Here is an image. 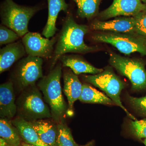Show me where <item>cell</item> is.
Listing matches in <instances>:
<instances>
[{
  "label": "cell",
  "mask_w": 146,
  "mask_h": 146,
  "mask_svg": "<svg viewBox=\"0 0 146 146\" xmlns=\"http://www.w3.org/2000/svg\"><path fill=\"white\" fill-rule=\"evenodd\" d=\"M21 145L22 146H35L33 145H30V144L27 143H25V142L21 143Z\"/></svg>",
  "instance_id": "29"
},
{
  "label": "cell",
  "mask_w": 146,
  "mask_h": 146,
  "mask_svg": "<svg viewBox=\"0 0 146 146\" xmlns=\"http://www.w3.org/2000/svg\"><path fill=\"white\" fill-rule=\"evenodd\" d=\"M0 136L12 146L21 145V138L18 130L8 119L2 118L0 120Z\"/></svg>",
  "instance_id": "20"
},
{
  "label": "cell",
  "mask_w": 146,
  "mask_h": 146,
  "mask_svg": "<svg viewBox=\"0 0 146 146\" xmlns=\"http://www.w3.org/2000/svg\"><path fill=\"white\" fill-rule=\"evenodd\" d=\"M11 123L17 129L25 143L35 146H50L40 139L30 121L19 117L13 120Z\"/></svg>",
  "instance_id": "16"
},
{
  "label": "cell",
  "mask_w": 146,
  "mask_h": 146,
  "mask_svg": "<svg viewBox=\"0 0 146 146\" xmlns=\"http://www.w3.org/2000/svg\"><path fill=\"white\" fill-rule=\"evenodd\" d=\"M16 33L7 27L1 25L0 27V44H7L14 43L20 38Z\"/></svg>",
  "instance_id": "23"
},
{
  "label": "cell",
  "mask_w": 146,
  "mask_h": 146,
  "mask_svg": "<svg viewBox=\"0 0 146 146\" xmlns=\"http://www.w3.org/2000/svg\"><path fill=\"white\" fill-rule=\"evenodd\" d=\"M78 100L86 103L115 104L114 102L108 96L86 84H82V92Z\"/></svg>",
  "instance_id": "19"
},
{
  "label": "cell",
  "mask_w": 146,
  "mask_h": 146,
  "mask_svg": "<svg viewBox=\"0 0 146 146\" xmlns=\"http://www.w3.org/2000/svg\"><path fill=\"white\" fill-rule=\"evenodd\" d=\"M133 17L135 19V33L146 39V9Z\"/></svg>",
  "instance_id": "25"
},
{
  "label": "cell",
  "mask_w": 146,
  "mask_h": 146,
  "mask_svg": "<svg viewBox=\"0 0 146 146\" xmlns=\"http://www.w3.org/2000/svg\"><path fill=\"white\" fill-rule=\"evenodd\" d=\"M145 5H146V4H145Z\"/></svg>",
  "instance_id": "32"
},
{
  "label": "cell",
  "mask_w": 146,
  "mask_h": 146,
  "mask_svg": "<svg viewBox=\"0 0 146 146\" xmlns=\"http://www.w3.org/2000/svg\"><path fill=\"white\" fill-rule=\"evenodd\" d=\"M41 58L28 56L23 58L18 63L15 72V78L22 89L34 85L39 78L43 77Z\"/></svg>",
  "instance_id": "8"
},
{
  "label": "cell",
  "mask_w": 146,
  "mask_h": 146,
  "mask_svg": "<svg viewBox=\"0 0 146 146\" xmlns=\"http://www.w3.org/2000/svg\"><path fill=\"white\" fill-rule=\"evenodd\" d=\"M17 107L20 117L29 121L52 117L41 93L33 85L22 94L18 100Z\"/></svg>",
  "instance_id": "4"
},
{
  "label": "cell",
  "mask_w": 146,
  "mask_h": 146,
  "mask_svg": "<svg viewBox=\"0 0 146 146\" xmlns=\"http://www.w3.org/2000/svg\"><path fill=\"white\" fill-rule=\"evenodd\" d=\"M128 101L134 110L140 115L146 117V96L141 98H136L128 95Z\"/></svg>",
  "instance_id": "26"
},
{
  "label": "cell",
  "mask_w": 146,
  "mask_h": 146,
  "mask_svg": "<svg viewBox=\"0 0 146 146\" xmlns=\"http://www.w3.org/2000/svg\"><path fill=\"white\" fill-rule=\"evenodd\" d=\"M57 146H79L76 143L68 126L63 123L57 124Z\"/></svg>",
  "instance_id": "22"
},
{
  "label": "cell",
  "mask_w": 146,
  "mask_h": 146,
  "mask_svg": "<svg viewBox=\"0 0 146 146\" xmlns=\"http://www.w3.org/2000/svg\"><path fill=\"white\" fill-rule=\"evenodd\" d=\"M27 53L23 42H14L6 46L0 50V73L8 70L17 60Z\"/></svg>",
  "instance_id": "13"
},
{
  "label": "cell",
  "mask_w": 146,
  "mask_h": 146,
  "mask_svg": "<svg viewBox=\"0 0 146 146\" xmlns=\"http://www.w3.org/2000/svg\"><path fill=\"white\" fill-rule=\"evenodd\" d=\"M57 39L58 36L50 39L37 33L29 32L22 37V41L28 56L48 58L52 57Z\"/></svg>",
  "instance_id": "9"
},
{
  "label": "cell",
  "mask_w": 146,
  "mask_h": 146,
  "mask_svg": "<svg viewBox=\"0 0 146 146\" xmlns=\"http://www.w3.org/2000/svg\"><path fill=\"white\" fill-rule=\"evenodd\" d=\"M62 68L57 65L47 76L39 80L37 86L42 91L46 102L49 105L54 121L60 122L68 110L62 95L60 84Z\"/></svg>",
  "instance_id": "2"
},
{
  "label": "cell",
  "mask_w": 146,
  "mask_h": 146,
  "mask_svg": "<svg viewBox=\"0 0 146 146\" xmlns=\"http://www.w3.org/2000/svg\"><path fill=\"white\" fill-rule=\"evenodd\" d=\"M48 14L46 24L42 31L46 38L52 37L57 31L56 21L58 13L61 11H68V5L65 0H47Z\"/></svg>",
  "instance_id": "15"
},
{
  "label": "cell",
  "mask_w": 146,
  "mask_h": 146,
  "mask_svg": "<svg viewBox=\"0 0 146 146\" xmlns=\"http://www.w3.org/2000/svg\"><path fill=\"white\" fill-rule=\"evenodd\" d=\"M83 79L104 92L115 104L124 111L129 117L133 120H137L123 105L120 95L122 90L124 89L125 84L112 70L109 68L105 69L97 74L83 76Z\"/></svg>",
  "instance_id": "6"
},
{
  "label": "cell",
  "mask_w": 146,
  "mask_h": 146,
  "mask_svg": "<svg viewBox=\"0 0 146 146\" xmlns=\"http://www.w3.org/2000/svg\"><path fill=\"white\" fill-rule=\"evenodd\" d=\"M145 9V4L141 0H113L109 7L99 14V19L104 21L119 16L134 17Z\"/></svg>",
  "instance_id": "10"
},
{
  "label": "cell",
  "mask_w": 146,
  "mask_h": 146,
  "mask_svg": "<svg viewBox=\"0 0 146 146\" xmlns=\"http://www.w3.org/2000/svg\"><path fill=\"white\" fill-rule=\"evenodd\" d=\"M130 129L131 133L136 138L146 139V119L131 121Z\"/></svg>",
  "instance_id": "24"
},
{
  "label": "cell",
  "mask_w": 146,
  "mask_h": 146,
  "mask_svg": "<svg viewBox=\"0 0 146 146\" xmlns=\"http://www.w3.org/2000/svg\"><path fill=\"white\" fill-rule=\"evenodd\" d=\"M92 39L96 42L110 44L125 54L137 52L146 56V39L136 33H98L93 35Z\"/></svg>",
  "instance_id": "5"
},
{
  "label": "cell",
  "mask_w": 146,
  "mask_h": 146,
  "mask_svg": "<svg viewBox=\"0 0 146 146\" xmlns=\"http://www.w3.org/2000/svg\"><path fill=\"white\" fill-rule=\"evenodd\" d=\"M89 27L93 30L117 33H136L135 19L133 17H120L107 21L97 20L92 22Z\"/></svg>",
  "instance_id": "11"
},
{
  "label": "cell",
  "mask_w": 146,
  "mask_h": 146,
  "mask_svg": "<svg viewBox=\"0 0 146 146\" xmlns=\"http://www.w3.org/2000/svg\"><path fill=\"white\" fill-rule=\"evenodd\" d=\"M12 82L9 81L0 86V115L2 118L10 119L17 111V105Z\"/></svg>",
  "instance_id": "12"
},
{
  "label": "cell",
  "mask_w": 146,
  "mask_h": 146,
  "mask_svg": "<svg viewBox=\"0 0 146 146\" xmlns=\"http://www.w3.org/2000/svg\"><path fill=\"white\" fill-rule=\"evenodd\" d=\"M40 9L38 6H24L17 4L13 0H5L1 7L2 24L23 37L29 32L30 20Z\"/></svg>",
  "instance_id": "3"
},
{
  "label": "cell",
  "mask_w": 146,
  "mask_h": 146,
  "mask_svg": "<svg viewBox=\"0 0 146 146\" xmlns=\"http://www.w3.org/2000/svg\"><path fill=\"white\" fill-rule=\"evenodd\" d=\"M63 66L70 68L76 75L82 73L97 74L104 70L102 69L96 68L82 58L72 55L64 54L59 58Z\"/></svg>",
  "instance_id": "17"
},
{
  "label": "cell",
  "mask_w": 146,
  "mask_h": 146,
  "mask_svg": "<svg viewBox=\"0 0 146 146\" xmlns=\"http://www.w3.org/2000/svg\"><path fill=\"white\" fill-rule=\"evenodd\" d=\"M109 62L112 67L129 80L133 90L146 89V71L141 61L111 53Z\"/></svg>",
  "instance_id": "7"
},
{
  "label": "cell",
  "mask_w": 146,
  "mask_h": 146,
  "mask_svg": "<svg viewBox=\"0 0 146 146\" xmlns=\"http://www.w3.org/2000/svg\"><path fill=\"white\" fill-rule=\"evenodd\" d=\"M78 7L79 16L87 20L96 16L102 0H72Z\"/></svg>",
  "instance_id": "21"
},
{
  "label": "cell",
  "mask_w": 146,
  "mask_h": 146,
  "mask_svg": "<svg viewBox=\"0 0 146 146\" xmlns=\"http://www.w3.org/2000/svg\"><path fill=\"white\" fill-rule=\"evenodd\" d=\"M64 94L68 98V110L73 113L74 103L79 100L82 90V84L78 77L70 70H66L63 74Z\"/></svg>",
  "instance_id": "14"
},
{
  "label": "cell",
  "mask_w": 146,
  "mask_h": 146,
  "mask_svg": "<svg viewBox=\"0 0 146 146\" xmlns=\"http://www.w3.org/2000/svg\"><path fill=\"white\" fill-rule=\"evenodd\" d=\"M141 1H142L145 4H146V0H141Z\"/></svg>",
  "instance_id": "31"
},
{
  "label": "cell",
  "mask_w": 146,
  "mask_h": 146,
  "mask_svg": "<svg viewBox=\"0 0 146 146\" xmlns=\"http://www.w3.org/2000/svg\"><path fill=\"white\" fill-rule=\"evenodd\" d=\"M79 146H94V141H91L89 143H87V144L83 145H81Z\"/></svg>",
  "instance_id": "28"
},
{
  "label": "cell",
  "mask_w": 146,
  "mask_h": 146,
  "mask_svg": "<svg viewBox=\"0 0 146 146\" xmlns=\"http://www.w3.org/2000/svg\"><path fill=\"white\" fill-rule=\"evenodd\" d=\"M143 143L145 145V146H146V139H145L143 141Z\"/></svg>",
  "instance_id": "30"
},
{
  "label": "cell",
  "mask_w": 146,
  "mask_h": 146,
  "mask_svg": "<svg viewBox=\"0 0 146 146\" xmlns=\"http://www.w3.org/2000/svg\"><path fill=\"white\" fill-rule=\"evenodd\" d=\"M89 29L87 26L77 23L72 16L68 14L58 36L52 57L53 65L59 60L61 56L66 53L84 54L96 50V47L90 46L84 42V36L89 32Z\"/></svg>",
  "instance_id": "1"
},
{
  "label": "cell",
  "mask_w": 146,
  "mask_h": 146,
  "mask_svg": "<svg viewBox=\"0 0 146 146\" xmlns=\"http://www.w3.org/2000/svg\"><path fill=\"white\" fill-rule=\"evenodd\" d=\"M0 146H12L3 138H0Z\"/></svg>",
  "instance_id": "27"
},
{
  "label": "cell",
  "mask_w": 146,
  "mask_h": 146,
  "mask_svg": "<svg viewBox=\"0 0 146 146\" xmlns=\"http://www.w3.org/2000/svg\"><path fill=\"white\" fill-rule=\"evenodd\" d=\"M30 122L39 138L44 143L50 146H57V125L50 121L44 119Z\"/></svg>",
  "instance_id": "18"
}]
</instances>
